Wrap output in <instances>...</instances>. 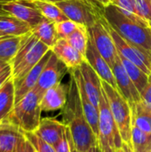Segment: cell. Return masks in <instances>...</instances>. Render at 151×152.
Wrapping results in <instances>:
<instances>
[{"label":"cell","mask_w":151,"mask_h":152,"mask_svg":"<svg viewBox=\"0 0 151 152\" xmlns=\"http://www.w3.org/2000/svg\"><path fill=\"white\" fill-rule=\"evenodd\" d=\"M68 101L62 109V123L69 129L76 147L86 152L98 144V138L92 130L83 110L79 91L74 77L70 74Z\"/></svg>","instance_id":"6da1fadb"},{"label":"cell","mask_w":151,"mask_h":152,"mask_svg":"<svg viewBox=\"0 0 151 152\" xmlns=\"http://www.w3.org/2000/svg\"><path fill=\"white\" fill-rule=\"evenodd\" d=\"M102 12L109 25L121 37L138 48L151 60V28L131 20L113 4L103 7Z\"/></svg>","instance_id":"7a4b0ae2"},{"label":"cell","mask_w":151,"mask_h":152,"mask_svg":"<svg viewBox=\"0 0 151 152\" xmlns=\"http://www.w3.org/2000/svg\"><path fill=\"white\" fill-rule=\"evenodd\" d=\"M50 50L31 32L23 36L20 48L10 62L14 83L22 79Z\"/></svg>","instance_id":"3957f363"},{"label":"cell","mask_w":151,"mask_h":152,"mask_svg":"<svg viewBox=\"0 0 151 152\" xmlns=\"http://www.w3.org/2000/svg\"><path fill=\"white\" fill-rule=\"evenodd\" d=\"M41 99L42 96L33 89L15 103L7 120L18 126L22 132H35L42 119Z\"/></svg>","instance_id":"277c9868"},{"label":"cell","mask_w":151,"mask_h":152,"mask_svg":"<svg viewBox=\"0 0 151 152\" xmlns=\"http://www.w3.org/2000/svg\"><path fill=\"white\" fill-rule=\"evenodd\" d=\"M98 144L102 152H117L122 149L123 140L111 114L106 94L102 89L99 105Z\"/></svg>","instance_id":"5b68a950"},{"label":"cell","mask_w":151,"mask_h":152,"mask_svg":"<svg viewBox=\"0 0 151 152\" xmlns=\"http://www.w3.org/2000/svg\"><path fill=\"white\" fill-rule=\"evenodd\" d=\"M102 89L106 94L113 118L118 127L124 142L131 144L132 138V110L129 102L120 93L108 83L101 80Z\"/></svg>","instance_id":"8992f818"},{"label":"cell","mask_w":151,"mask_h":152,"mask_svg":"<svg viewBox=\"0 0 151 152\" xmlns=\"http://www.w3.org/2000/svg\"><path fill=\"white\" fill-rule=\"evenodd\" d=\"M66 17L86 28H92L103 15L102 9L93 4L91 0H66L56 3Z\"/></svg>","instance_id":"52a82bcc"},{"label":"cell","mask_w":151,"mask_h":152,"mask_svg":"<svg viewBox=\"0 0 151 152\" xmlns=\"http://www.w3.org/2000/svg\"><path fill=\"white\" fill-rule=\"evenodd\" d=\"M88 32L98 52L106 60L109 65L112 67L118 53L113 38L107 28L103 15L92 28H88Z\"/></svg>","instance_id":"ba28073f"},{"label":"cell","mask_w":151,"mask_h":152,"mask_svg":"<svg viewBox=\"0 0 151 152\" xmlns=\"http://www.w3.org/2000/svg\"><path fill=\"white\" fill-rule=\"evenodd\" d=\"M68 71H69L68 67L52 52L34 90L43 96L48 89L61 83Z\"/></svg>","instance_id":"9c48e42d"},{"label":"cell","mask_w":151,"mask_h":152,"mask_svg":"<svg viewBox=\"0 0 151 152\" xmlns=\"http://www.w3.org/2000/svg\"><path fill=\"white\" fill-rule=\"evenodd\" d=\"M107 28L113 38V41L116 45L118 54L122 55L125 59L129 60L135 65H137L140 69H142L146 74L149 76L151 73V60L142 51H140L135 46L132 45L128 42H126L123 37L119 36V34L113 29L106 20Z\"/></svg>","instance_id":"30bf717a"},{"label":"cell","mask_w":151,"mask_h":152,"mask_svg":"<svg viewBox=\"0 0 151 152\" xmlns=\"http://www.w3.org/2000/svg\"><path fill=\"white\" fill-rule=\"evenodd\" d=\"M0 8L10 16L15 17L31 28L36 26L44 17L29 0H11L0 4Z\"/></svg>","instance_id":"8fae6325"},{"label":"cell","mask_w":151,"mask_h":152,"mask_svg":"<svg viewBox=\"0 0 151 152\" xmlns=\"http://www.w3.org/2000/svg\"><path fill=\"white\" fill-rule=\"evenodd\" d=\"M117 85V89L120 94L131 104V103H138L142 102V96L138 89L136 88L135 85L130 78L129 75L127 74L126 70L125 69L119 56L111 67Z\"/></svg>","instance_id":"7c38bea8"},{"label":"cell","mask_w":151,"mask_h":152,"mask_svg":"<svg viewBox=\"0 0 151 152\" xmlns=\"http://www.w3.org/2000/svg\"><path fill=\"white\" fill-rule=\"evenodd\" d=\"M85 57V61L94 69V71L101 77V79L108 83L109 85H110L112 87H114L118 91L117 85L111 67L109 65L106 60L101 56V54L98 52L91 37L89 39V43Z\"/></svg>","instance_id":"4fadbf2b"},{"label":"cell","mask_w":151,"mask_h":152,"mask_svg":"<svg viewBox=\"0 0 151 152\" xmlns=\"http://www.w3.org/2000/svg\"><path fill=\"white\" fill-rule=\"evenodd\" d=\"M69 73L74 77V78L77 82V88L79 91L80 99H81V103H82V107H83V110H84V113L85 115V118H86L92 130L96 134V136H98L99 110L92 103V102L90 101V99L86 94L79 68L69 70Z\"/></svg>","instance_id":"5bb4252c"},{"label":"cell","mask_w":151,"mask_h":152,"mask_svg":"<svg viewBox=\"0 0 151 152\" xmlns=\"http://www.w3.org/2000/svg\"><path fill=\"white\" fill-rule=\"evenodd\" d=\"M69 85L59 83L48 89L42 96L40 107L42 111H55L62 110L67 103Z\"/></svg>","instance_id":"9a60e30c"},{"label":"cell","mask_w":151,"mask_h":152,"mask_svg":"<svg viewBox=\"0 0 151 152\" xmlns=\"http://www.w3.org/2000/svg\"><path fill=\"white\" fill-rule=\"evenodd\" d=\"M86 94L92 103L99 110L101 95L102 92L101 79L94 69L85 61L79 67Z\"/></svg>","instance_id":"2e32d148"},{"label":"cell","mask_w":151,"mask_h":152,"mask_svg":"<svg viewBox=\"0 0 151 152\" xmlns=\"http://www.w3.org/2000/svg\"><path fill=\"white\" fill-rule=\"evenodd\" d=\"M52 54V50H50L42 60L20 81L14 83L15 85V103L18 102L21 98H23L28 93L32 91L41 75L42 70L44 69L45 64L47 63L50 56Z\"/></svg>","instance_id":"e0dca14e"},{"label":"cell","mask_w":151,"mask_h":152,"mask_svg":"<svg viewBox=\"0 0 151 152\" xmlns=\"http://www.w3.org/2000/svg\"><path fill=\"white\" fill-rule=\"evenodd\" d=\"M51 50L69 70L79 68L85 61V57L74 48L66 39H58Z\"/></svg>","instance_id":"ac0fdd59"},{"label":"cell","mask_w":151,"mask_h":152,"mask_svg":"<svg viewBox=\"0 0 151 152\" xmlns=\"http://www.w3.org/2000/svg\"><path fill=\"white\" fill-rule=\"evenodd\" d=\"M67 126L55 118H42L36 133L44 142L54 147L64 136Z\"/></svg>","instance_id":"d6986e66"},{"label":"cell","mask_w":151,"mask_h":152,"mask_svg":"<svg viewBox=\"0 0 151 152\" xmlns=\"http://www.w3.org/2000/svg\"><path fill=\"white\" fill-rule=\"evenodd\" d=\"M21 130L9 120L0 123V152H16L20 138Z\"/></svg>","instance_id":"ffe728a7"},{"label":"cell","mask_w":151,"mask_h":152,"mask_svg":"<svg viewBox=\"0 0 151 152\" xmlns=\"http://www.w3.org/2000/svg\"><path fill=\"white\" fill-rule=\"evenodd\" d=\"M15 105V85L11 77L0 89V123L8 119Z\"/></svg>","instance_id":"44dd1931"},{"label":"cell","mask_w":151,"mask_h":152,"mask_svg":"<svg viewBox=\"0 0 151 152\" xmlns=\"http://www.w3.org/2000/svg\"><path fill=\"white\" fill-rule=\"evenodd\" d=\"M130 107L132 110V124L142 131L151 134L150 107L142 101L138 103H131Z\"/></svg>","instance_id":"7402d4cb"},{"label":"cell","mask_w":151,"mask_h":152,"mask_svg":"<svg viewBox=\"0 0 151 152\" xmlns=\"http://www.w3.org/2000/svg\"><path fill=\"white\" fill-rule=\"evenodd\" d=\"M31 33L50 49L59 39L56 32L55 23L45 18H44L36 26L32 28Z\"/></svg>","instance_id":"603a6c76"},{"label":"cell","mask_w":151,"mask_h":152,"mask_svg":"<svg viewBox=\"0 0 151 152\" xmlns=\"http://www.w3.org/2000/svg\"><path fill=\"white\" fill-rule=\"evenodd\" d=\"M31 29L28 23L10 15L0 20V33L4 36L22 37L31 32Z\"/></svg>","instance_id":"cb8c5ba5"},{"label":"cell","mask_w":151,"mask_h":152,"mask_svg":"<svg viewBox=\"0 0 151 152\" xmlns=\"http://www.w3.org/2000/svg\"><path fill=\"white\" fill-rule=\"evenodd\" d=\"M29 2L41 12L45 19L54 23L69 20L54 3L46 0H29Z\"/></svg>","instance_id":"d4e9b609"},{"label":"cell","mask_w":151,"mask_h":152,"mask_svg":"<svg viewBox=\"0 0 151 152\" xmlns=\"http://www.w3.org/2000/svg\"><path fill=\"white\" fill-rule=\"evenodd\" d=\"M118 56H119V59H120L125 69L126 70L127 74L129 75L130 78L132 79V81L135 85V86L138 89V91L140 92V94H142L143 92V90L145 89L147 84H148L149 75L146 74L137 65H135L134 63H133L129 60L125 59L122 55L118 54Z\"/></svg>","instance_id":"484cf974"},{"label":"cell","mask_w":151,"mask_h":152,"mask_svg":"<svg viewBox=\"0 0 151 152\" xmlns=\"http://www.w3.org/2000/svg\"><path fill=\"white\" fill-rule=\"evenodd\" d=\"M23 37V36H22ZM22 37L5 36L0 37V61L9 63L16 55Z\"/></svg>","instance_id":"4316f807"},{"label":"cell","mask_w":151,"mask_h":152,"mask_svg":"<svg viewBox=\"0 0 151 152\" xmlns=\"http://www.w3.org/2000/svg\"><path fill=\"white\" fill-rule=\"evenodd\" d=\"M131 146L134 152H151V134L142 131L132 124Z\"/></svg>","instance_id":"83f0119b"},{"label":"cell","mask_w":151,"mask_h":152,"mask_svg":"<svg viewBox=\"0 0 151 152\" xmlns=\"http://www.w3.org/2000/svg\"><path fill=\"white\" fill-rule=\"evenodd\" d=\"M89 39L90 36L88 28L81 25H78L77 29L68 38H66V40L84 56H85Z\"/></svg>","instance_id":"f1b7e54d"},{"label":"cell","mask_w":151,"mask_h":152,"mask_svg":"<svg viewBox=\"0 0 151 152\" xmlns=\"http://www.w3.org/2000/svg\"><path fill=\"white\" fill-rule=\"evenodd\" d=\"M114 5H116L123 13L124 15H125L128 19H130L131 20L139 23L142 26L150 28L142 19H141L139 17V15L137 14L135 9H134V5L133 3V0H115L114 3H112Z\"/></svg>","instance_id":"f546056e"},{"label":"cell","mask_w":151,"mask_h":152,"mask_svg":"<svg viewBox=\"0 0 151 152\" xmlns=\"http://www.w3.org/2000/svg\"><path fill=\"white\" fill-rule=\"evenodd\" d=\"M22 132V131H21ZM25 138L29 142L36 152H55L54 148L44 142L34 132H22Z\"/></svg>","instance_id":"4dcf8cb0"},{"label":"cell","mask_w":151,"mask_h":152,"mask_svg":"<svg viewBox=\"0 0 151 152\" xmlns=\"http://www.w3.org/2000/svg\"><path fill=\"white\" fill-rule=\"evenodd\" d=\"M133 3L139 17L151 28L150 0H133Z\"/></svg>","instance_id":"1f68e13d"},{"label":"cell","mask_w":151,"mask_h":152,"mask_svg":"<svg viewBox=\"0 0 151 152\" xmlns=\"http://www.w3.org/2000/svg\"><path fill=\"white\" fill-rule=\"evenodd\" d=\"M78 27V24H77L76 22L70 20H63L58 23H55V28H56V32L58 35L59 39L62 38V39H66L68 38Z\"/></svg>","instance_id":"d6a6232c"},{"label":"cell","mask_w":151,"mask_h":152,"mask_svg":"<svg viewBox=\"0 0 151 152\" xmlns=\"http://www.w3.org/2000/svg\"><path fill=\"white\" fill-rule=\"evenodd\" d=\"M141 96H142V102H144L147 105H149L151 108V73L149 76L148 84H147L145 89L143 90V92L141 94Z\"/></svg>","instance_id":"836d02e7"},{"label":"cell","mask_w":151,"mask_h":152,"mask_svg":"<svg viewBox=\"0 0 151 152\" xmlns=\"http://www.w3.org/2000/svg\"><path fill=\"white\" fill-rule=\"evenodd\" d=\"M23 134V133H22ZM16 152H36L34 148L32 147V145L29 143V142L25 138L24 135H22V137L20 140L18 148Z\"/></svg>","instance_id":"e575fe53"},{"label":"cell","mask_w":151,"mask_h":152,"mask_svg":"<svg viewBox=\"0 0 151 152\" xmlns=\"http://www.w3.org/2000/svg\"><path fill=\"white\" fill-rule=\"evenodd\" d=\"M55 152H70L69 143L68 141V138L66 136V134L62 137V139L53 147Z\"/></svg>","instance_id":"d590c367"},{"label":"cell","mask_w":151,"mask_h":152,"mask_svg":"<svg viewBox=\"0 0 151 152\" xmlns=\"http://www.w3.org/2000/svg\"><path fill=\"white\" fill-rule=\"evenodd\" d=\"M12 77V69H11V65L10 67L0 75V89L3 87V86Z\"/></svg>","instance_id":"8d00e7d4"},{"label":"cell","mask_w":151,"mask_h":152,"mask_svg":"<svg viewBox=\"0 0 151 152\" xmlns=\"http://www.w3.org/2000/svg\"><path fill=\"white\" fill-rule=\"evenodd\" d=\"M65 134H66V136L68 138V141H69V148H70V152H82L80 151L75 145L74 142H73V139H72V136H71V134H70V131L69 129L67 127L66 128V131H65Z\"/></svg>","instance_id":"74e56055"},{"label":"cell","mask_w":151,"mask_h":152,"mask_svg":"<svg viewBox=\"0 0 151 152\" xmlns=\"http://www.w3.org/2000/svg\"><path fill=\"white\" fill-rule=\"evenodd\" d=\"M9 67H10V64H9V63L4 62V61H0V75H1L3 72H4Z\"/></svg>","instance_id":"f35d334b"},{"label":"cell","mask_w":151,"mask_h":152,"mask_svg":"<svg viewBox=\"0 0 151 152\" xmlns=\"http://www.w3.org/2000/svg\"><path fill=\"white\" fill-rule=\"evenodd\" d=\"M122 149L125 151V152H134L133 150V148H132V146H131V144L126 143V142H124L123 143Z\"/></svg>","instance_id":"ab89813d"},{"label":"cell","mask_w":151,"mask_h":152,"mask_svg":"<svg viewBox=\"0 0 151 152\" xmlns=\"http://www.w3.org/2000/svg\"><path fill=\"white\" fill-rule=\"evenodd\" d=\"M93 1L97 2L98 4H101V6H103V7L108 6L109 4H111L109 0H93Z\"/></svg>","instance_id":"60d3db41"},{"label":"cell","mask_w":151,"mask_h":152,"mask_svg":"<svg viewBox=\"0 0 151 152\" xmlns=\"http://www.w3.org/2000/svg\"><path fill=\"white\" fill-rule=\"evenodd\" d=\"M86 152H102L101 151V148H100V146H99V144H97V145H94V146H93V147H91L88 151Z\"/></svg>","instance_id":"b9f144b4"},{"label":"cell","mask_w":151,"mask_h":152,"mask_svg":"<svg viewBox=\"0 0 151 152\" xmlns=\"http://www.w3.org/2000/svg\"><path fill=\"white\" fill-rule=\"evenodd\" d=\"M6 16H9V14H8L7 12H4V11L0 8V20L3 19V18H4V17H6Z\"/></svg>","instance_id":"7bdbcfd3"},{"label":"cell","mask_w":151,"mask_h":152,"mask_svg":"<svg viewBox=\"0 0 151 152\" xmlns=\"http://www.w3.org/2000/svg\"><path fill=\"white\" fill-rule=\"evenodd\" d=\"M46 1H49V2H52V3H59V2H62V1H66V0H46Z\"/></svg>","instance_id":"ee69618b"},{"label":"cell","mask_w":151,"mask_h":152,"mask_svg":"<svg viewBox=\"0 0 151 152\" xmlns=\"http://www.w3.org/2000/svg\"><path fill=\"white\" fill-rule=\"evenodd\" d=\"M7 1H11V0H0V4H3V3H5V2H7Z\"/></svg>","instance_id":"f6af8a7d"},{"label":"cell","mask_w":151,"mask_h":152,"mask_svg":"<svg viewBox=\"0 0 151 152\" xmlns=\"http://www.w3.org/2000/svg\"><path fill=\"white\" fill-rule=\"evenodd\" d=\"M117 152H125V151H124L123 149H120V150H118V151H117Z\"/></svg>","instance_id":"bcb514c9"},{"label":"cell","mask_w":151,"mask_h":152,"mask_svg":"<svg viewBox=\"0 0 151 152\" xmlns=\"http://www.w3.org/2000/svg\"><path fill=\"white\" fill-rule=\"evenodd\" d=\"M5 37V36H4V35H3L2 33H0V37Z\"/></svg>","instance_id":"7dc6e473"},{"label":"cell","mask_w":151,"mask_h":152,"mask_svg":"<svg viewBox=\"0 0 151 152\" xmlns=\"http://www.w3.org/2000/svg\"><path fill=\"white\" fill-rule=\"evenodd\" d=\"M109 1H110V3L112 4V3H114V1H115V0H109Z\"/></svg>","instance_id":"c3c4849f"},{"label":"cell","mask_w":151,"mask_h":152,"mask_svg":"<svg viewBox=\"0 0 151 152\" xmlns=\"http://www.w3.org/2000/svg\"><path fill=\"white\" fill-rule=\"evenodd\" d=\"M150 10H151V0H150Z\"/></svg>","instance_id":"681fc988"},{"label":"cell","mask_w":151,"mask_h":152,"mask_svg":"<svg viewBox=\"0 0 151 152\" xmlns=\"http://www.w3.org/2000/svg\"></svg>","instance_id":"f907efd6"}]
</instances>
